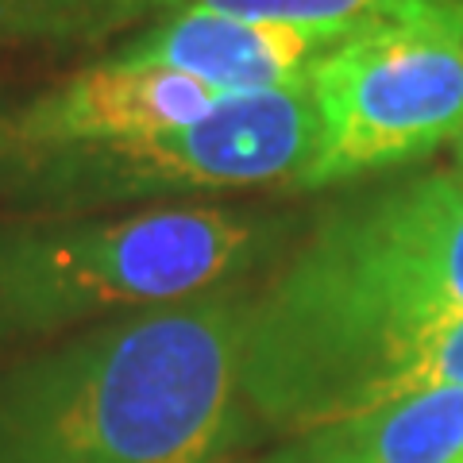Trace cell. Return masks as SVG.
Listing matches in <instances>:
<instances>
[{"mask_svg":"<svg viewBox=\"0 0 463 463\" xmlns=\"http://www.w3.org/2000/svg\"><path fill=\"white\" fill-rule=\"evenodd\" d=\"M463 321V174H405L328 205L240 317L251 421L306 432L425 394Z\"/></svg>","mask_w":463,"mask_h":463,"instance_id":"1","label":"cell"},{"mask_svg":"<svg viewBox=\"0 0 463 463\" xmlns=\"http://www.w3.org/2000/svg\"><path fill=\"white\" fill-rule=\"evenodd\" d=\"M248 286L132 309L0 359V463H228Z\"/></svg>","mask_w":463,"mask_h":463,"instance_id":"2","label":"cell"},{"mask_svg":"<svg viewBox=\"0 0 463 463\" xmlns=\"http://www.w3.org/2000/svg\"><path fill=\"white\" fill-rule=\"evenodd\" d=\"M289 221L228 205L0 216V359L109 317L248 282Z\"/></svg>","mask_w":463,"mask_h":463,"instance_id":"3","label":"cell"},{"mask_svg":"<svg viewBox=\"0 0 463 463\" xmlns=\"http://www.w3.org/2000/svg\"><path fill=\"white\" fill-rule=\"evenodd\" d=\"M317 132L309 78L236 93L178 128L0 155V213H132L194 194L301 185Z\"/></svg>","mask_w":463,"mask_h":463,"instance_id":"4","label":"cell"},{"mask_svg":"<svg viewBox=\"0 0 463 463\" xmlns=\"http://www.w3.org/2000/svg\"><path fill=\"white\" fill-rule=\"evenodd\" d=\"M317 151L298 190L371 178L463 132V0H402L359 20L309 74Z\"/></svg>","mask_w":463,"mask_h":463,"instance_id":"5","label":"cell"},{"mask_svg":"<svg viewBox=\"0 0 463 463\" xmlns=\"http://www.w3.org/2000/svg\"><path fill=\"white\" fill-rule=\"evenodd\" d=\"M216 100H224V93L174 70L90 58L47 90L0 109V155L54 151L178 128L205 116Z\"/></svg>","mask_w":463,"mask_h":463,"instance_id":"6","label":"cell"},{"mask_svg":"<svg viewBox=\"0 0 463 463\" xmlns=\"http://www.w3.org/2000/svg\"><path fill=\"white\" fill-rule=\"evenodd\" d=\"M355 24H289L263 16L194 12V16L147 27V32L116 43L112 51L97 58H116V62L132 66H163L224 97L267 93L306 81L313 66Z\"/></svg>","mask_w":463,"mask_h":463,"instance_id":"7","label":"cell"},{"mask_svg":"<svg viewBox=\"0 0 463 463\" xmlns=\"http://www.w3.org/2000/svg\"><path fill=\"white\" fill-rule=\"evenodd\" d=\"M402 0H0V54H105L194 12L289 24H359Z\"/></svg>","mask_w":463,"mask_h":463,"instance_id":"8","label":"cell"},{"mask_svg":"<svg viewBox=\"0 0 463 463\" xmlns=\"http://www.w3.org/2000/svg\"><path fill=\"white\" fill-rule=\"evenodd\" d=\"M259 463H463V386L394 398L294 432Z\"/></svg>","mask_w":463,"mask_h":463,"instance_id":"9","label":"cell"},{"mask_svg":"<svg viewBox=\"0 0 463 463\" xmlns=\"http://www.w3.org/2000/svg\"><path fill=\"white\" fill-rule=\"evenodd\" d=\"M452 147H456V170L463 174V132L456 136V143H452Z\"/></svg>","mask_w":463,"mask_h":463,"instance_id":"10","label":"cell"},{"mask_svg":"<svg viewBox=\"0 0 463 463\" xmlns=\"http://www.w3.org/2000/svg\"><path fill=\"white\" fill-rule=\"evenodd\" d=\"M228 463H243V459H228Z\"/></svg>","mask_w":463,"mask_h":463,"instance_id":"11","label":"cell"}]
</instances>
